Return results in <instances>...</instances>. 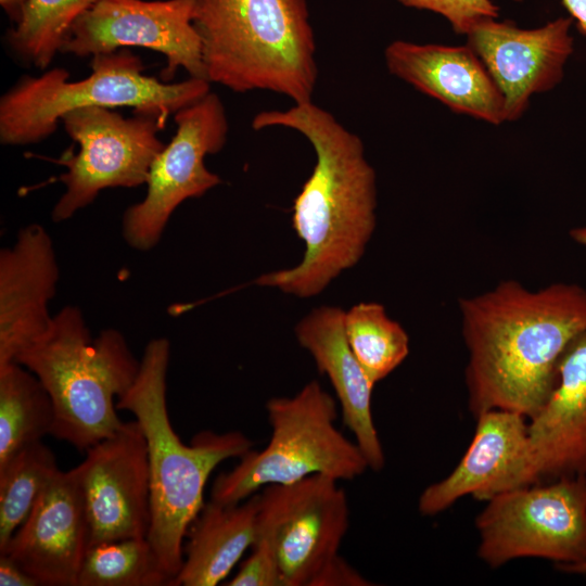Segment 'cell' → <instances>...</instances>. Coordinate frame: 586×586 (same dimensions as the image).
Here are the masks:
<instances>
[{"label": "cell", "instance_id": "obj_6", "mask_svg": "<svg viewBox=\"0 0 586 586\" xmlns=\"http://www.w3.org/2000/svg\"><path fill=\"white\" fill-rule=\"evenodd\" d=\"M90 65V75L75 81L61 67L22 76L0 98L1 144L41 142L77 109L129 106L168 117L211 91V82L202 78L167 82L144 75L142 61L128 49L94 55Z\"/></svg>", "mask_w": 586, "mask_h": 586}, {"label": "cell", "instance_id": "obj_27", "mask_svg": "<svg viewBox=\"0 0 586 586\" xmlns=\"http://www.w3.org/2000/svg\"><path fill=\"white\" fill-rule=\"evenodd\" d=\"M406 8L429 11L443 16L453 30L467 35L473 26L496 18L499 9L492 0H396Z\"/></svg>", "mask_w": 586, "mask_h": 586}, {"label": "cell", "instance_id": "obj_30", "mask_svg": "<svg viewBox=\"0 0 586 586\" xmlns=\"http://www.w3.org/2000/svg\"><path fill=\"white\" fill-rule=\"evenodd\" d=\"M0 585L40 586L31 575L4 553H0Z\"/></svg>", "mask_w": 586, "mask_h": 586}, {"label": "cell", "instance_id": "obj_28", "mask_svg": "<svg viewBox=\"0 0 586 586\" xmlns=\"http://www.w3.org/2000/svg\"><path fill=\"white\" fill-rule=\"evenodd\" d=\"M251 556L242 562L238 573L226 583L228 586H288L271 548L262 540L255 542Z\"/></svg>", "mask_w": 586, "mask_h": 586}, {"label": "cell", "instance_id": "obj_2", "mask_svg": "<svg viewBox=\"0 0 586 586\" xmlns=\"http://www.w3.org/2000/svg\"><path fill=\"white\" fill-rule=\"evenodd\" d=\"M293 129L311 144L316 163L293 203L292 226L305 243L302 262L255 283L298 297L320 294L364 255L375 228V171L361 139L313 101L257 113L252 128Z\"/></svg>", "mask_w": 586, "mask_h": 586}, {"label": "cell", "instance_id": "obj_1", "mask_svg": "<svg viewBox=\"0 0 586 586\" xmlns=\"http://www.w3.org/2000/svg\"><path fill=\"white\" fill-rule=\"evenodd\" d=\"M459 308L470 411L504 409L531 420L556 386L563 352L586 330V289L558 282L533 291L505 280L461 298Z\"/></svg>", "mask_w": 586, "mask_h": 586}, {"label": "cell", "instance_id": "obj_29", "mask_svg": "<svg viewBox=\"0 0 586 586\" xmlns=\"http://www.w3.org/2000/svg\"><path fill=\"white\" fill-rule=\"evenodd\" d=\"M371 583L337 556L314 581L311 586H369Z\"/></svg>", "mask_w": 586, "mask_h": 586}, {"label": "cell", "instance_id": "obj_15", "mask_svg": "<svg viewBox=\"0 0 586 586\" xmlns=\"http://www.w3.org/2000/svg\"><path fill=\"white\" fill-rule=\"evenodd\" d=\"M475 418L473 438L459 463L419 496L422 515H435L467 495L487 501L498 494L539 483L525 417L492 409Z\"/></svg>", "mask_w": 586, "mask_h": 586}, {"label": "cell", "instance_id": "obj_34", "mask_svg": "<svg viewBox=\"0 0 586 586\" xmlns=\"http://www.w3.org/2000/svg\"><path fill=\"white\" fill-rule=\"evenodd\" d=\"M570 235L576 243L586 246V226L572 229Z\"/></svg>", "mask_w": 586, "mask_h": 586}, {"label": "cell", "instance_id": "obj_13", "mask_svg": "<svg viewBox=\"0 0 586 586\" xmlns=\"http://www.w3.org/2000/svg\"><path fill=\"white\" fill-rule=\"evenodd\" d=\"M89 523L88 548L146 538L151 523L148 445L139 422H123L86 450L77 467Z\"/></svg>", "mask_w": 586, "mask_h": 586}, {"label": "cell", "instance_id": "obj_14", "mask_svg": "<svg viewBox=\"0 0 586 586\" xmlns=\"http://www.w3.org/2000/svg\"><path fill=\"white\" fill-rule=\"evenodd\" d=\"M572 24L571 17H558L521 28L496 17L481 21L466 35L504 98L506 122L519 119L534 94L560 84L574 51Z\"/></svg>", "mask_w": 586, "mask_h": 586}, {"label": "cell", "instance_id": "obj_5", "mask_svg": "<svg viewBox=\"0 0 586 586\" xmlns=\"http://www.w3.org/2000/svg\"><path fill=\"white\" fill-rule=\"evenodd\" d=\"M16 362L40 380L52 399L51 435L84 451L120 428L114 399L132 385L140 368L119 331L104 329L92 339L76 306L54 315Z\"/></svg>", "mask_w": 586, "mask_h": 586}, {"label": "cell", "instance_id": "obj_20", "mask_svg": "<svg viewBox=\"0 0 586 586\" xmlns=\"http://www.w3.org/2000/svg\"><path fill=\"white\" fill-rule=\"evenodd\" d=\"M298 343L326 374L341 406L345 426L353 433L369 469L380 471L385 456L375 429L371 399L374 383L349 348L344 332V311L322 306L303 318L295 328Z\"/></svg>", "mask_w": 586, "mask_h": 586}, {"label": "cell", "instance_id": "obj_9", "mask_svg": "<svg viewBox=\"0 0 586 586\" xmlns=\"http://www.w3.org/2000/svg\"><path fill=\"white\" fill-rule=\"evenodd\" d=\"M166 119L146 112L124 117L103 106L65 114L61 124L79 149L59 161L67 168L59 177L65 191L53 206L52 220L69 219L104 189L145 184L153 161L165 146L157 133Z\"/></svg>", "mask_w": 586, "mask_h": 586}, {"label": "cell", "instance_id": "obj_23", "mask_svg": "<svg viewBox=\"0 0 586 586\" xmlns=\"http://www.w3.org/2000/svg\"><path fill=\"white\" fill-rule=\"evenodd\" d=\"M101 0H29L21 23L5 34L14 56L30 67L47 69L74 23Z\"/></svg>", "mask_w": 586, "mask_h": 586}, {"label": "cell", "instance_id": "obj_17", "mask_svg": "<svg viewBox=\"0 0 586 586\" xmlns=\"http://www.w3.org/2000/svg\"><path fill=\"white\" fill-rule=\"evenodd\" d=\"M59 279L52 239L39 224L22 228L0 251V367L16 362L50 327Z\"/></svg>", "mask_w": 586, "mask_h": 586}, {"label": "cell", "instance_id": "obj_16", "mask_svg": "<svg viewBox=\"0 0 586 586\" xmlns=\"http://www.w3.org/2000/svg\"><path fill=\"white\" fill-rule=\"evenodd\" d=\"M88 540L89 523L75 467L53 476L0 553L40 586H77Z\"/></svg>", "mask_w": 586, "mask_h": 586}, {"label": "cell", "instance_id": "obj_4", "mask_svg": "<svg viewBox=\"0 0 586 586\" xmlns=\"http://www.w3.org/2000/svg\"><path fill=\"white\" fill-rule=\"evenodd\" d=\"M192 24L211 84L313 101L318 65L307 0H192Z\"/></svg>", "mask_w": 586, "mask_h": 586}, {"label": "cell", "instance_id": "obj_33", "mask_svg": "<svg viewBox=\"0 0 586 586\" xmlns=\"http://www.w3.org/2000/svg\"><path fill=\"white\" fill-rule=\"evenodd\" d=\"M557 568L565 573L586 575V560L576 563L557 564Z\"/></svg>", "mask_w": 586, "mask_h": 586}, {"label": "cell", "instance_id": "obj_8", "mask_svg": "<svg viewBox=\"0 0 586 586\" xmlns=\"http://www.w3.org/2000/svg\"><path fill=\"white\" fill-rule=\"evenodd\" d=\"M475 519L477 557L495 569L519 558L586 560V475L494 496Z\"/></svg>", "mask_w": 586, "mask_h": 586}, {"label": "cell", "instance_id": "obj_18", "mask_svg": "<svg viewBox=\"0 0 586 586\" xmlns=\"http://www.w3.org/2000/svg\"><path fill=\"white\" fill-rule=\"evenodd\" d=\"M390 74L451 111L505 123L504 98L475 52L464 46L394 40L384 50Z\"/></svg>", "mask_w": 586, "mask_h": 586}, {"label": "cell", "instance_id": "obj_22", "mask_svg": "<svg viewBox=\"0 0 586 586\" xmlns=\"http://www.w3.org/2000/svg\"><path fill=\"white\" fill-rule=\"evenodd\" d=\"M54 406L40 380L18 362L0 367V464L51 435Z\"/></svg>", "mask_w": 586, "mask_h": 586}, {"label": "cell", "instance_id": "obj_24", "mask_svg": "<svg viewBox=\"0 0 586 586\" xmlns=\"http://www.w3.org/2000/svg\"><path fill=\"white\" fill-rule=\"evenodd\" d=\"M60 471L52 450L38 441L0 464V552Z\"/></svg>", "mask_w": 586, "mask_h": 586}, {"label": "cell", "instance_id": "obj_12", "mask_svg": "<svg viewBox=\"0 0 586 586\" xmlns=\"http://www.w3.org/2000/svg\"><path fill=\"white\" fill-rule=\"evenodd\" d=\"M129 47L162 53L164 81L179 68L206 79L192 0H101L74 23L61 53L86 58Z\"/></svg>", "mask_w": 586, "mask_h": 586}, {"label": "cell", "instance_id": "obj_7", "mask_svg": "<svg viewBox=\"0 0 586 586\" xmlns=\"http://www.w3.org/2000/svg\"><path fill=\"white\" fill-rule=\"evenodd\" d=\"M271 436L259 451L250 450L229 472L214 481L211 499L241 502L259 488L289 484L319 474L336 481L360 476L368 462L356 442L334 425V398L317 381L292 397H273L266 404Z\"/></svg>", "mask_w": 586, "mask_h": 586}, {"label": "cell", "instance_id": "obj_26", "mask_svg": "<svg viewBox=\"0 0 586 586\" xmlns=\"http://www.w3.org/2000/svg\"><path fill=\"white\" fill-rule=\"evenodd\" d=\"M175 586L148 538H125L87 549L77 586Z\"/></svg>", "mask_w": 586, "mask_h": 586}, {"label": "cell", "instance_id": "obj_3", "mask_svg": "<svg viewBox=\"0 0 586 586\" xmlns=\"http://www.w3.org/2000/svg\"><path fill=\"white\" fill-rule=\"evenodd\" d=\"M170 343L155 337L144 347L138 375L117 399L130 411L146 440L151 523L148 540L165 572L174 578L183 564V538L204 506V488L213 470L241 458L253 442L241 432H201L184 444L174 431L166 403Z\"/></svg>", "mask_w": 586, "mask_h": 586}, {"label": "cell", "instance_id": "obj_19", "mask_svg": "<svg viewBox=\"0 0 586 586\" xmlns=\"http://www.w3.org/2000/svg\"><path fill=\"white\" fill-rule=\"evenodd\" d=\"M557 371L550 397L528 423L539 482L586 475V330L568 345Z\"/></svg>", "mask_w": 586, "mask_h": 586}, {"label": "cell", "instance_id": "obj_11", "mask_svg": "<svg viewBox=\"0 0 586 586\" xmlns=\"http://www.w3.org/2000/svg\"><path fill=\"white\" fill-rule=\"evenodd\" d=\"M337 482L315 474L258 493L255 542L271 548L288 586H311L339 556L349 509Z\"/></svg>", "mask_w": 586, "mask_h": 586}, {"label": "cell", "instance_id": "obj_32", "mask_svg": "<svg viewBox=\"0 0 586 586\" xmlns=\"http://www.w3.org/2000/svg\"><path fill=\"white\" fill-rule=\"evenodd\" d=\"M29 0H0V5L12 22L13 26L23 20Z\"/></svg>", "mask_w": 586, "mask_h": 586}, {"label": "cell", "instance_id": "obj_10", "mask_svg": "<svg viewBox=\"0 0 586 586\" xmlns=\"http://www.w3.org/2000/svg\"><path fill=\"white\" fill-rule=\"evenodd\" d=\"M174 120L176 132L150 167L144 199L123 215V237L138 251L152 250L160 242L170 216L183 201L200 198L222 182L204 162L227 141L229 124L220 98L209 91L177 111Z\"/></svg>", "mask_w": 586, "mask_h": 586}, {"label": "cell", "instance_id": "obj_25", "mask_svg": "<svg viewBox=\"0 0 586 586\" xmlns=\"http://www.w3.org/2000/svg\"><path fill=\"white\" fill-rule=\"evenodd\" d=\"M344 332L349 348L374 384L409 354L407 332L379 303H359L344 313Z\"/></svg>", "mask_w": 586, "mask_h": 586}, {"label": "cell", "instance_id": "obj_31", "mask_svg": "<svg viewBox=\"0 0 586 586\" xmlns=\"http://www.w3.org/2000/svg\"><path fill=\"white\" fill-rule=\"evenodd\" d=\"M523 1V0H513ZM569 12L570 17L576 23L579 33L586 36V0H560Z\"/></svg>", "mask_w": 586, "mask_h": 586}, {"label": "cell", "instance_id": "obj_21", "mask_svg": "<svg viewBox=\"0 0 586 586\" xmlns=\"http://www.w3.org/2000/svg\"><path fill=\"white\" fill-rule=\"evenodd\" d=\"M258 493L244 502H205L188 528L176 586H216L256 540Z\"/></svg>", "mask_w": 586, "mask_h": 586}]
</instances>
